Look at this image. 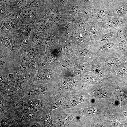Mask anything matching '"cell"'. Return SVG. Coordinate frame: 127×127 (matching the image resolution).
<instances>
[{"instance_id":"6da1fadb","label":"cell","mask_w":127,"mask_h":127,"mask_svg":"<svg viewBox=\"0 0 127 127\" xmlns=\"http://www.w3.org/2000/svg\"><path fill=\"white\" fill-rule=\"evenodd\" d=\"M17 54L13 53L0 42V74L14 75L16 59Z\"/></svg>"},{"instance_id":"7a4b0ae2","label":"cell","mask_w":127,"mask_h":127,"mask_svg":"<svg viewBox=\"0 0 127 127\" xmlns=\"http://www.w3.org/2000/svg\"><path fill=\"white\" fill-rule=\"evenodd\" d=\"M109 75L127 62L123 52L119 50L98 57Z\"/></svg>"},{"instance_id":"3957f363","label":"cell","mask_w":127,"mask_h":127,"mask_svg":"<svg viewBox=\"0 0 127 127\" xmlns=\"http://www.w3.org/2000/svg\"><path fill=\"white\" fill-rule=\"evenodd\" d=\"M39 65L32 62L25 54L20 51L16 59L14 74H28L38 71Z\"/></svg>"},{"instance_id":"277c9868","label":"cell","mask_w":127,"mask_h":127,"mask_svg":"<svg viewBox=\"0 0 127 127\" xmlns=\"http://www.w3.org/2000/svg\"><path fill=\"white\" fill-rule=\"evenodd\" d=\"M105 81L111 87L114 91L115 102L112 103L113 105L111 110L114 112L119 109L121 106H127V91L121 87L116 82L107 79Z\"/></svg>"},{"instance_id":"5b68a950","label":"cell","mask_w":127,"mask_h":127,"mask_svg":"<svg viewBox=\"0 0 127 127\" xmlns=\"http://www.w3.org/2000/svg\"><path fill=\"white\" fill-rule=\"evenodd\" d=\"M38 71L28 74L14 75L8 85L20 90L21 92L27 86L32 83Z\"/></svg>"},{"instance_id":"8992f818","label":"cell","mask_w":127,"mask_h":127,"mask_svg":"<svg viewBox=\"0 0 127 127\" xmlns=\"http://www.w3.org/2000/svg\"><path fill=\"white\" fill-rule=\"evenodd\" d=\"M32 28L31 24L25 23L18 27L13 32L16 42L20 47L28 44Z\"/></svg>"},{"instance_id":"52a82bcc","label":"cell","mask_w":127,"mask_h":127,"mask_svg":"<svg viewBox=\"0 0 127 127\" xmlns=\"http://www.w3.org/2000/svg\"><path fill=\"white\" fill-rule=\"evenodd\" d=\"M20 51L25 54L29 60L36 64L41 63L44 58V52L42 48L32 47L28 44L21 46Z\"/></svg>"},{"instance_id":"ba28073f","label":"cell","mask_w":127,"mask_h":127,"mask_svg":"<svg viewBox=\"0 0 127 127\" xmlns=\"http://www.w3.org/2000/svg\"><path fill=\"white\" fill-rule=\"evenodd\" d=\"M106 79L116 82L121 87L125 90L127 87V62H126L111 72Z\"/></svg>"},{"instance_id":"9c48e42d","label":"cell","mask_w":127,"mask_h":127,"mask_svg":"<svg viewBox=\"0 0 127 127\" xmlns=\"http://www.w3.org/2000/svg\"><path fill=\"white\" fill-rule=\"evenodd\" d=\"M0 42L13 53L19 52L20 47L17 44L13 32L0 31Z\"/></svg>"},{"instance_id":"30bf717a","label":"cell","mask_w":127,"mask_h":127,"mask_svg":"<svg viewBox=\"0 0 127 127\" xmlns=\"http://www.w3.org/2000/svg\"><path fill=\"white\" fill-rule=\"evenodd\" d=\"M109 40L103 42L104 43L95 47L92 50L94 57L100 56L119 50V45L117 46L115 42Z\"/></svg>"},{"instance_id":"8fae6325","label":"cell","mask_w":127,"mask_h":127,"mask_svg":"<svg viewBox=\"0 0 127 127\" xmlns=\"http://www.w3.org/2000/svg\"><path fill=\"white\" fill-rule=\"evenodd\" d=\"M92 66L91 70L94 74L99 75L102 79H107L109 75L105 66L98 57H95L92 58Z\"/></svg>"},{"instance_id":"7c38bea8","label":"cell","mask_w":127,"mask_h":127,"mask_svg":"<svg viewBox=\"0 0 127 127\" xmlns=\"http://www.w3.org/2000/svg\"><path fill=\"white\" fill-rule=\"evenodd\" d=\"M41 32L32 28L28 44L32 47L42 48L43 36Z\"/></svg>"},{"instance_id":"4fadbf2b","label":"cell","mask_w":127,"mask_h":127,"mask_svg":"<svg viewBox=\"0 0 127 127\" xmlns=\"http://www.w3.org/2000/svg\"><path fill=\"white\" fill-rule=\"evenodd\" d=\"M22 24L11 20L2 19L0 20V31L12 32Z\"/></svg>"},{"instance_id":"5bb4252c","label":"cell","mask_w":127,"mask_h":127,"mask_svg":"<svg viewBox=\"0 0 127 127\" xmlns=\"http://www.w3.org/2000/svg\"><path fill=\"white\" fill-rule=\"evenodd\" d=\"M113 111H111L108 108L107 112L104 116L106 118L107 121L110 127H126L125 123L121 124L119 121L113 116Z\"/></svg>"},{"instance_id":"9a60e30c","label":"cell","mask_w":127,"mask_h":127,"mask_svg":"<svg viewBox=\"0 0 127 127\" xmlns=\"http://www.w3.org/2000/svg\"><path fill=\"white\" fill-rule=\"evenodd\" d=\"M119 45V50L123 52L127 48V37L123 32L119 31L115 36Z\"/></svg>"},{"instance_id":"2e32d148","label":"cell","mask_w":127,"mask_h":127,"mask_svg":"<svg viewBox=\"0 0 127 127\" xmlns=\"http://www.w3.org/2000/svg\"><path fill=\"white\" fill-rule=\"evenodd\" d=\"M24 6L22 9L39 8L41 0H24Z\"/></svg>"},{"instance_id":"e0dca14e","label":"cell","mask_w":127,"mask_h":127,"mask_svg":"<svg viewBox=\"0 0 127 127\" xmlns=\"http://www.w3.org/2000/svg\"><path fill=\"white\" fill-rule=\"evenodd\" d=\"M1 97L0 98V113L6 117L11 119L10 111L7 107V102Z\"/></svg>"},{"instance_id":"ac0fdd59","label":"cell","mask_w":127,"mask_h":127,"mask_svg":"<svg viewBox=\"0 0 127 127\" xmlns=\"http://www.w3.org/2000/svg\"><path fill=\"white\" fill-rule=\"evenodd\" d=\"M114 116L119 121L124 122H127V111L124 112H121L119 109L113 112Z\"/></svg>"},{"instance_id":"d6986e66","label":"cell","mask_w":127,"mask_h":127,"mask_svg":"<svg viewBox=\"0 0 127 127\" xmlns=\"http://www.w3.org/2000/svg\"><path fill=\"white\" fill-rule=\"evenodd\" d=\"M0 114L1 119L0 127H8L14 122V120L7 118L1 114Z\"/></svg>"},{"instance_id":"ffe728a7","label":"cell","mask_w":127,"mask_h":127,"mask_svg":"<svg viewBox=\"0 0 127 127\" xmlns=\"http://www.w3.org/2000/svg\"><path fill=\"white\" fill-rule=\"evenodd\" d=\"M91 125L93 127H110L108 123L106 121L104 122L101 119L94 120Z\"/></svg>"},{"instance_id":"44dd1931","label":"cell","mask_w":127,"mask_h":127,"mask_svg":"<svg viewBox=\"0 0 127 127\" xmlns=\"http://www.w3.org/2000/svg\"><path fill=\"white\" fill-rule=\"evenodd\" d=\"M113 36L112 32H108L103 35L100 40V42H104L111 40Z\"/></svg>"},{"instance_id":"7402d4cb","label":"cell","mask_w":127,"mask_h":127,"mask_svg":"<svg viewBox=\"0 0 127 127\" xmlns=\"http://www.w3.org/2000/svg\"><path fill=\"white\" fill-rule=\"evenodd\" d=\"M47 16L48 20L50 21L53 22L56 19V14L55 12L52 10H50L47 12Z\"/></svg>"},{"instance_id":"603a6c76","label":"cell","mask_w":127,"mask_h":127,"mask_svg":"<svg viewBox=\"0 0 127 127\" xmlns=\"http://www.w3.org/2000/svg\"><path fill=\"white\" fill-rule=\"evenodd\" d=\"M109 24L108 26L109 27L115 28L119 26L121 24V22L119 20H115L111 21Z\"/></svg>"},{"instance_id":"cb8c5ba5","label":"cell","mask_w":127,"mask_h":127,"mask_svg":"<svg viewBox=\"0 0 127 127\" xmlns=\"http://www.w3.org/2000/svg\"><path fill=\"white\" fill-rule=\"evenodd\" d=\"M118 11L121 14H126L127 13V5L124 4L121 5L119 8Z\"/></svg>"},{"instance_id":"d4e9b609","label":"cell","mask_w":127,"mask_h":127,"mask_svg":"<svg viewBox=\"0 0 127 127\" xmlns=\"http://www.w3.org/2000/svg\"><path fill=\"white\" fill-rule=\"evenodd\" d=\"M91 38L92 40L93 41L96 40L97 38L98 33L97 32L95 28H93L91 31L90 33Z\"/></svg>"},{"instance_id":"484cf974","label":"cell","mask_w":127,"mask_h":127,"mask_svg":"<svg viewBox=\"0 0 127 127\" xmlns=\"http://www.w3.org/2000/svg\"><path fill=\"white\" fill-rule=\"evenodd\" d=\"M10 0H0V9H5Z\"/></svg>"},{"instance_id":"4316f807","label":"cell","mask_w":127,"mask_h":127,"mask_svg":"<svg viewBox=\"0 0 127 127\" xmlns=\"http://www.w3.org/2000/svg\"><path fill=\"white\" fill-rule=\"evenodd\" d=\"M52 38L53 36L52 35L48 36L44 41V46L47 47L50 45L52 42Z\"/></svg>"},{"instance_id":"83f0119b","label":"cell","mask_w":127,"mask_h":127,"mask_svg":"<svg viewBox=\"0 0 127 127\" xmlns=\"http://www.w3.org/2000/svg\"><path fill=\"white\" fill-rule=\"evenodd\" d=\"M58 121L59 124L62 125H64L67 124L69 122L66 119L61 118H59L58 120Z\"/></svg>"},{"instance_id":"f1b7e54d","label":"cell","mask_w":127,"mask_h":127,"mask_svg":"<svg viewBox=\"0 0 127 127\" xmlns=\"http://www.w3.org/2000/svg\"><path fill=\"white\" fill-rule=\"evenodd\" d=\"M50 117L49 115H47L43 119V124L45 125L48 124L50 121Z\"/></svg>"},{"instance_id":"f546056e","label":"cell","mask_w":127,"mask_h":127,"mask_svg":"<svg viewBox=\"0 0 127 127\" xmlns=\"http://www.w3.org/2000/svg\"><path fill=\"white\" fill-rule=\"evenodd\" d=\"M105 14V11L103 10H101L98 13L97 15V18L98 19L101 20L103 18Z\"/></svg>"},{"instance_id":"4dcf8cb0","label":"cell","mask_w":127,"mask_h":127,"mask_svg":"<svg viewBox=\"0 0 127 127\" xmlns=\"http://www.w3.org/2000/svg\"><path fill=\"white\" fill-rule=\"evenodd\" d=\"M91 13L92 12L91 10L89 9L85 10L83 12L84 15L87 16H90L91 15Z\"/></svg>"},{"instance_id":"1f68e13d","label":"cell","mask_w":127,"mask_h":127,"mask_svg":"<svg viewBox=\"0 0 127 127\" xmlns=\"http://www.w3.org/2000/svg\"><path fill=\"white\" fill-rule=\"evenodd\" d=\"M78 9L77 6H75L73 7L72 9L71 13L73 15H75L78 11Z\"/></svg>"},{"instance_id":"d6a6232c","label":"cell","mask_w":127,"mask_h":127,"mask_svg":"<svg viewBox=\"0 0 127 127\" xmlns=\"http://www.w3.org/2000/svg\"><path fill=\"white\" fill-rule=\"evenodd\" d=\"M59 103L57 102L53 103L51 106V109L53 110L57 108L59 106Z\"/></svg>"},{"instance_id":"836d02e7","label":"cell","mask_w":127,"mask_h":127,"mask_svg":"<svg viewBox=\"0 0 127 127\" xmlns=\"http://www.w3.org/2000/svg\"><path fill=\"white\" fill-rule=\"evenodd\" d=\"M123 53L125 56L127 62V48L124 51Z\"/></svg>"},{"instance_id":"e575fe53","label":"cell","mask_w":127,"mask_h":127,"mask_svg":"<svg viewBox=\"0 0 127 127\" xmlns=\"http://www.w3.org/2000/svg\"><path fill=\"white\" fill-rule=\"evenodd\" d=\"M53 124L52 122V120H51L47 126V127H52Z\"/></svg>"},{"instance_id":"d590c367","label":"cell","mask_w":127,"mask_h":127,"mask_svg":"<svg viewBox=\"0 0 127 127\" xmlns=\"http://www.w3.org/2000/svg\"><path fill=\"white\" fill-rule=\"evenodd\" d=\"M66 0H60V2L62 4H64Z\"/></svg>"},{"instance_id":"8d00e7d4","label":"cell","mask_w":127,"mask_h":127,"mask_svg":"<svg viewBox=\"0 0 127 127\" xmlns=\"http://www.w3.org/2000/svg\"><path fill=\"white\" fill-rule=\"evenodd\" d=\"M92 0H85V1H92Z\"/></svg>"},{"instance_id":"74e56055","label":"cell","mask_w":127,"mask_h":127,"mask_svg":"<svg viewBox=\"0 0 127 127\" xmlns=\"http://www.w3.org/2000/svg\"><path fill=\"white\" fill-rule=\"evenodd\" d=\"M125 124L126 127H127V122L125 123Z\"/></svg>"},{"instance_id":"f35d334b","label":"cell","mask_w":127,"mask_h":127,"mask_svg":"<svg viewBox=\"0 0 127 127\" xmlns=\"http://www.w3.org/2000/svg\"><path fill=\"white\" fill-rule=\"evenodd\" d=\"M125 90L127 91V88H126V89Z\"/></svg>"}]
</instances>
